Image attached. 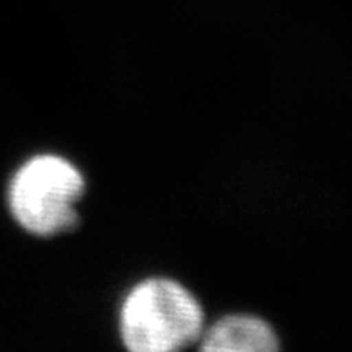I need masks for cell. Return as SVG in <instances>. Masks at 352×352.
I'll return each mask as SVG.
<instances>
[{"instance_id": "6da1fadb", "label": "cell", "mask_w": 352, "mask_h": 352, "mask_svg": "<svg viewBox=\"0 0 352 352\" xmlns=\"http://www.w3.org/2000/svg\"><path fill=\"white\" fill-rule=\"evenodd\" d=\"M119 336L131 352H175L196 345L205 311L175 278L149 277L126 293L119 309Z\"/></svg>"}, {"instance_id": "7a4b0ae2", "label": "cell", "mask_w": 352, "mask_h": 352, "mask_svg": "<svg viewBox=\"0 0 352 352\" xmlns=\"http://www.w3.org/2000/svg\"><path fill=\"white\" fill-rule=\"evenodd\" d=\"M85 176L69 158L56 153L29 157L8 186V209L13 221L36 237H54L78 227V204Z\"/></svg>"}, {"instance_id": "3957f363", "label": "cell", "mask_w": 352, "mask_h": 352, "mask_svg": "<svg viewBox=\"0 0 352 352\" xmlns=\"http://www.w3.org/2000/svg\"><path fill=\"white\" fill-rule=\"evenodd\" d=\"M205 352H275L280 343L274 327L255 315H227L205 327L199 338Z\"/></svg>"}]
</instances>
